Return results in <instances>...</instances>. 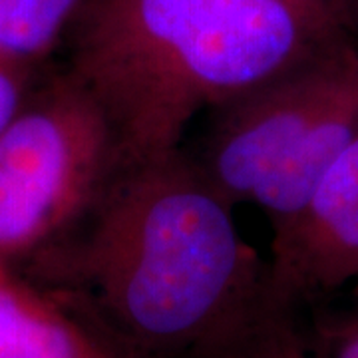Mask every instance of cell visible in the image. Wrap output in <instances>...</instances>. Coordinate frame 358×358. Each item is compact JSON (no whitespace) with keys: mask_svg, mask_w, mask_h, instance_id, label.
I'll list each match as a JSON object with an SVG mask.
<instances>
[{"mask_svg":"<svg viewBox=\"0 0 358 358\" xmlns=\"http://www.w3.org/2000/svg\"><path fill=\"white\" fill-rule=\"evenodd\" d=\"M357 281H358V277H357ZM357 293H358V287H357Z\"/></svg>","mask_w":358,"mask_h":358,"instance_id":"obj_13","label":"cell"},{"mask_svg":"<svg viewBox=\"0 0 358 358\" xmlns=\"http://www.w3.org/2000/svg\"><path fill=\"white\" fill-rule=\"evenodd\" d=\"M301 4H308V6H320V8H331V10H338L348 16V8H346L345 0H294Z\"/></svg>","mask_w":358,"mask_h":358,"instance_id":"obj_11","label":"cell"},{"mask_svg":"<svg viewBox=\"0 0 358 358\" xmlns=\"http://www.w3.org/2000/svg\"><path fill=\"white\" fill-rule=\"evenodd\" d=\"M82 0H0V64L34 70L66 40Z\"/></svg>","mask_w":358,"mask_h":358,"instance_id":"obj_8","label":"cell"},{"mask_svg":"<svg viewBox=\"0 0 358 358\" xmlns=\"http://www.w3.org/2000/svg\"><path fill=\"white\" fill-rule=\"evenodd\" d=\"M0 358H124L0 261Z\"/></svg>","mask_w":358,"mask_h":358,"instance_id":"obj_6","label":"cell"},{"mask_svg":"<svg viewBox=\"0 0 358 358\" xmlns=\"http://www.w3.org/2000/svg\"><path fill=\"white\" fill-rule=\"evenodd\" d=\"M346 2V8H348V13L355 8V10H358V0H345Z\"/></svg>","mask_w":358,"mask_h":358,"instance_id":"obj_12","label":"cell"},{"mask_svg":"<svg viewBox=\"0 0 358 358\" xmlns=\"http://www.w3.org/2000/svg\"><path fill=\"white\" fill-rule=\"evenodd\" d=\"M348 16L294 0H82L68 74L114 129L124 167L181 150L219 110L346 36Z\"/></svg>","mask_w":358,"mask_h":358,"instance_id":"obj_2","label":"cell"},{"mask_svg":"<svg viewBox=\"0 0 358 358\" xmlns=\"http://www.w3.org/2000/svg\"><path fill=\"white\" fill-rule=\"evenodd\" d=\"M293 310L265 287L243 317L185 358H313L294 329Z\"/></svg>","mask_w":358,"mask_h":358,"instance_id":"obj_7","label":"cell"},{"mask_svg":"<svg viewBox=\"0 0 358 358\" xmlns=\"http://www.w3.org/2000/svg\"><path fill=\"white\" fill-rule=\"evenodd\" d=\"M334 358H358V322L348 324L341 334H336Z\"/></svg>","mask_w":358,"mask_h":358,"instance_id":"obj_10","label":"cell"},{"mask_svg":"<svg viewBox=\"0 0 358 358\" xmlns=\"http://www.w3.org/2000/svg\"><path fill=\"white\" fill-rule=\"evenodd\" d=\"M358 277V136L336 155L301 209L273 229L268 294L296 308Z\"/></svg>","mask_w":358,"mask_h":358,"instance_id":"obj_5","label":"cell"},{"mask_svg":"<svg viewBox=\"0 0 358 358\" xmlns=\"http://www.w3.org/2000/svg\"><path fill=\"white\" fill-rule=\"evenodd\" d=\"M32 88L30 70L0 64V129L20 110Z\"/></svg>","mask_w":358,"mask_h":358,"instance_id":"obj_9","label":"cell"},{"mask_svg":"<svg viewBox=\"0 0 358 358\" xmlns=\"http://www.w3.org/2000/svg\"><path fill=\"white\" fill-rule=\"evenodd\" d=\"M235 205L181 150L124 167L46 267L88 303L124 358H185L265 289Z\"/></svg>","mask_w":358,"mask_h":358,"instance_id":"obj_1","label":"cell"},{"mask_svg":"<svg viewBox=\"0 0 358 358\" xmlns=\"http://www.w3.org/2000/svg\"><path fill=\"white\" fill-rule=\"evenodd\" d=\"M195 159L231 203H255L271 229L308 199L358 136V46L348 34L215 110Z\"/></svg>","mask_w":358,"mask_h":358,"instance_id":"obj_3","label":"cell"},{"mask_svg":"<svg viewBox=\"0 0 358 358\" xmlns=\"http://www.w3.org/2000/svg\"><path fill=\"white\" fill-rule=\"evenodd\" d=\"M122 169L114 129L74 78L32 88L0 129V261L62 241Z\"/></svg>","mask_w":358,"mask_h":358,"instance_id":"obj_4","label":"cell"}]
</instances>
